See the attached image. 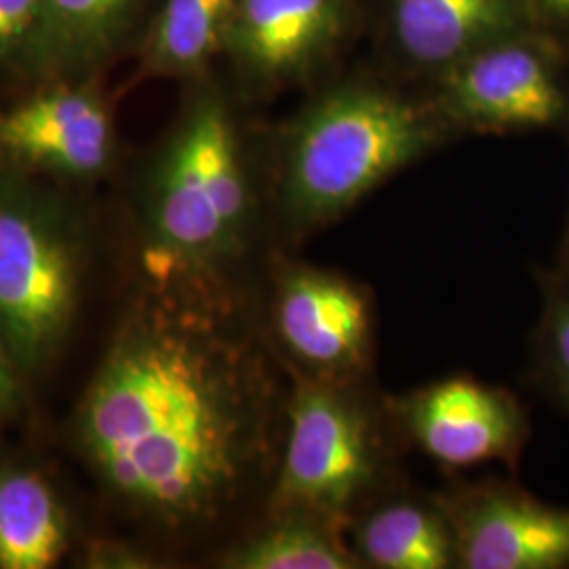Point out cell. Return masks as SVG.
Instances as JSON below:
<instances>
[{
    "label": "cell",
    "mask_w": 569,
    "mask_h": 569,
    "mask_svg": "<svg viewBox=\"0 0 569 569\" xmlns=\"http://www.w3.org/2000/svg\"><path fill=\"white\" fill-rule=\"evenodd\" d=\"M519 21V0H395L390 13L403 58L437 74L489 44L509 41Z\"/></svg>",
    "instance_id": "4fadbf2b"
},
{
    "label": "cell",
    "mask_w": 569,
    "mask_h": 569,
    "mask_svg": "<svg viewBox=\"0 0 569 569\" xmlns=\"http://www.w3.org/2000/svg\"><path fill=\"white\" fill-rule=\"evenodd\" d=\"M453 133L430 100L371 82L327 89L279 140L270 176L279 249L298 251Z\"/></svg>",
    "instance_id": "3957f363"
},
{
    "label": "cell",
    "mask_w": 569,
    "mask_h": 569,
    "mask_svg": "<svg viewBox=\"0 0 569 569\" xmlns=\"http://www.w3.org/2000/svg\"><path fill=\"white\" fill-rule=\"evenodd\" d=\"M157 561H161V557H157V552H152V550L127 547V545L98 542L89 549V555L84 557V568H154Z\"/></svg>",
    "instance_id": "ffe728a7"
},
{
    "label": "cell",
    "mask_w": 569,
    "mask_h": 569,
    "mask_svg": "<svg viewBox=\"0 0 569 569\" xmlns=\"http://www.w3.org/2000/svg\"><path fill=\"white\" fill-rule=\"evenodd\" d=\"M346 0H237L226 44L249 79H305L340 39Z\"/></svg>",
    "instance_id": "30bf717a"
},
{
    "label": "cell",
    "mask_w": 569,
    "mask_h": 569,
    "mask_svg": "<svg viewBox=\"0 0 569 569\" xmlns=\"http://www.w3.org/2000/svg\"><path fill=\"white\" fill-rule=\"evenodd\" d=\"M346 536L361 569H458L448 512L409 481L361 510Z\"/></svg>",
    "instance_id": "7c38bea8"
},
{
    "label": "cell",
    "mask_w": 569,
    "mask_h": 569,
    "mask_svg": "<svg viewBox=\"0 0 569 569\" xmlns=\"http://www.w3.org/2000/svg\"><path fill=\"white\" fill-rule=\"evenodd\" d=\"M256 308L266 340L293 378H376V300L359 279L277 249L266 262Z\"/></svg>",
    "instance_id": "8992f818"
},
{
    "label": "cell",
    "mask_w": 569,
    "mask_h": 569,
    "mask_svg": "<svg viewBox=\"0 0 569 569\" xmlns=\"http://www.w3.org/2000/svg\"><path fill=\"white\" fill-rule=\"evenodd\" d=\"M44 58V0H0V61Z\"/></svg>",
    "instance_id": "d6986e66"
},
{
    "label": "cell",
    "mask_w": 569,
    "mask_h": 569,
    "mask_svg": "<svg viewBox=\"0 0 569 569\" xmlns=\"http://www.w3.org/2000/svg\"><path fill=\"white\" fill-rule=\"evenodd\" d=\"M140 0H44V60L84 66L122 37Z\"/></svg>",
    "instance_id": "2e32d148"
},
{
    "label": "cell",
    "mask_w": 569,
    "mask_h": 569,
    "mask_svg": "<svg viewBox=\"0 0 569 569\" xmlns=\"http://www.w3.org/2000/svg\"><path fill=\"white\" fill-rule=\"evenodd\" d=\"M87 260L81 222L60 199L0 176V336L23 376L60 357Z\"/></svg>",
    "instance_id": "5b68a950"
},
{
    "label": "cell",
    "mask_w": 569,
    "mask_h": 569,
    "mask_svg": "<svg viewBox=\"0 0 569 569\" xmlns=\"http://www.w3.org/2000/svg\"><path fill=\"white\" fill-rule=\"evenodd\" d=\"M70 547L58 491L34 468L0 465V569H49Z\"/></svg>",
    "instance_id": "9a60e30c"
},
{
    "label": "cell",
    "mask_w": 569,
    "mask_h": 569,
    "mask_svg": "<svg viewBox=\"0 0 569 569\" xmlns=\"http://www.w3.org/2000/svg\"><path fill=\"white\" fill-rule=\"evenodd\" d=\"M222 569H361L346 529L300 509H264L211 559Z\"/></svg>",
    "instance_id": "5bb4252c"
},
{
    "label": "cell",
    "mask_w": 569,
    "mask_h": 569,
    "mask_svg": "<svg viewBox=\"0 0 569 569\" xmlns=\"http://www.w3.org/2000/svg\"><path fill=\"white\" fill-rule=\"evenodd\" d=\"M0 150L42 171L91 178L110 159L112 124L93 93L58 89L0 117Z\"/></svg>",
    "instance_id": "8fae6325"
},
{
    "label": "cell",
    "mask_w": 569,
    "mask_h": 569,
    "mask_svg": "<svg viewBox=\"0 0 569 569\" xmlns=\"http://www.w3.org/2000/svg\"><path fill=\"white\" fill-rule=\"evenodd\" d=\"M552 270H557L559 274H566V277H569V222L568 230H566V234H563V239H561V247H559L557 266H555Z\"/></svg>",
    "instance_id": "7402d4cb"
},
{
    "label": "cell",
    "mask_w": 569,
    "mask_h": 569,
    "mask_svg": "<svg viewBox=\"0 0 569 569\" xmlns=\"http://www.w3.org/2000/svg\"><path fill=\"white\" fill-rule=\"evenodd\" d=\"M430 102L456 133L542 129L566 112L563 89L547 61L510 39L489 44L439 74Z\"/></svg>",
    "instance_id": "9c48e42d"
},
{
    "label": "cell",
    "mask_w": 569,
    "mask_h": 569,
    "mask_svg": "<svg viewBox=\"0 0 569 569\" xmlns=\"http://www.w3.org/2000/svg\"><path fill=\"white\" fill-rule=\"evenodd\" d=\"M448 512L458 569H568L569 509L502 479L437 491Z\"/></svg>",
    "instance_id": "ba28073f"
},
{
    "label": "cell",
    "mask_w": 569,
    "mask_h": 569,
    "mask_svg": "<svg viewBox=\"0 0 569 569\" xmlns=\"http://www.w3.org/2000/svg\"><path fill=\"white\" fill-rule=\"evenodd\" d=\"M289 380L283 449L264 509L308 510L346 529L361 510L407 483L409 446L390 395L376 378Z\"/></svg>",
    "instance_id": "277c9868"
},
{
    "label": "cell",
    "mask_w": 569,
    "mask_h": 569,
    "mask_svg": "<svg viewBox=\"0 0 569 569\" xmlns=\"http://www.w3.org/2000/svg\"><path fill=\"white\" fill-rule=\"evenodd\" d=\"M409 449L448 470L502 462L517 467L528 446L526 407L507 390L472 376H449L390 395Z\"/></svg>",
    "instance_id": "52a82bcc"
},
{
    "label": "cell",
    "mask_w": 569,
    "mask_h": 569,
    "mask_svg": "<svg viewBox=\"0 0 569 569\" xmlns=\"http://www.w3.org/2000/svg\"><path fill=\"white\" fill-rule=\"evenodd\" d=\"M237 0H167L150 42V63L164 74H188L226 42Z\"/></svg>",
    "instance_id": "e0dca14e"
},
{
    "label": "cell",
    "mask_w": 569,
    "mask_h": 569,
    "mask_svg": "<svg viewBox=\"0 0 569 569\" xmlns=\"http://www.w3.org/2000/svg\"><path fill=\"white\" fill-rule=\"evenodd\" d=\"M547 7L552 9L557 16L561 18H569V0H545Z\"/></svg>",
    "instance_id": "603a6c76"
},
{
    "label": "cell",
    "mask_w": 569,
    "mask_h": 569,
    "mask_svg": "<svg viewBox=\"0 0 569 569\" xmlns=\"http://www.w3.org/2000/svg\"><path fill=\"white\" fill-rule=\"evenodd\" d=\"M23 373L0 336V422L11 420L23 406Z\"/></svg>",
    "instance_id": "44dd1931"
},
{
    "label": "cell",
    "mask_w": 569,
    "mask_h": 569,
    "mask_svg": "<svg viewBox=\"0 0 569 569\" xmlns=\"http://www.w3.org/2000/svg\"><path fill=\"white\" fill-rule=\"evenodd\" d=\"M142 281L201 291H256L279 249L270 186L258 182L224 96L204 89L148 169L140 201Z\"/></svg>",
    "instance_id": "7a4b0ae2"
},
{
    "label": "cell",
    "mask_w": 569,
    "mask_h": 569,
    "mask_svg": "<svg viewBox=\"0 0 569 569\" xmlns=\"http://www.w3.org/2000/svg\"><path fill=\"white\" fill-rule=\"evenodd\" d=\"M291 380L256 291L142 281L74 413L82 460L167 552L216 550L262 509Z\"/></svg>",
    "instance_id": "6da1fadb"
},
{
    "label": "cell",
    "mask_w": 569,
    "mask_h": 569,
    "mask_svg": "<svg viewBox=\"0 0 569 569\" xmlns=\"http://www.w3.org/2000/svg\"><path fill=\"white\" fill-rule=\"evenodd\" d=\"M542 308L531 338L533 373L563 409H569V277L542 274Z\"/></svg>",
    "instance_id": "ac0fdd59"
}]
</instances>
